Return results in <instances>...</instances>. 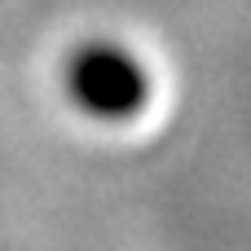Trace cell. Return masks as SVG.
<instances>
[{"label": "cell", "mask_w": 251, "mask_h": 251, "mask_svg": "<svg viewBox=\"0 0 251 251\" xmlns=\"http://www.w3.org/2000/svg\"><path fill=\"white\" fill-rule=\"evenodd\" d=\"M66 79H71V97L97 119H128L150 97V84H146V71L137 66V57H128L124 49H110V44L84 49L71 62Z\"/></svg>", "instance_id": "1"}]
</instances>
